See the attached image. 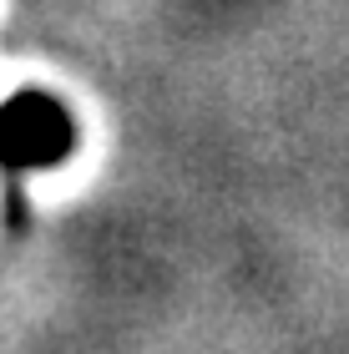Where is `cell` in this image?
Instances as JSON below:
<instances>
[{
	"label": "cell",
	"mask_w": 349,
	"mask_h": 354,
	"mask_svg": "<svg viewBox=\"0 0 349 354\" xmlns=\"http://www.w3.org/2000/svg\"><path fill=\"white\" fill-rule=\"evenodd\" d=\"M76 152V117L51 91H15L0 102V167L46 172Z\"/></svg>",
	"instance_id": "obj_1"
}]
</instances>
